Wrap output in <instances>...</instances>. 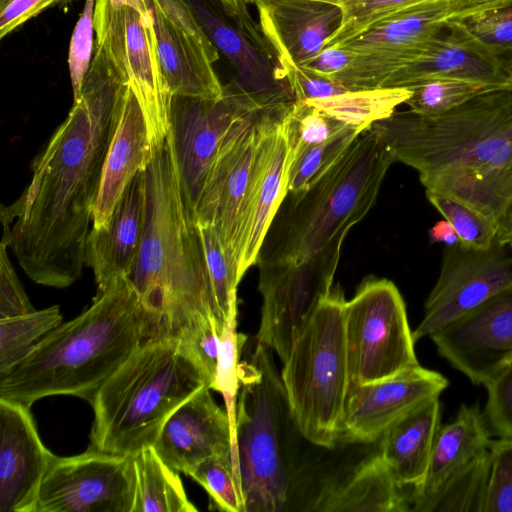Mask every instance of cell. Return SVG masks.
Masks as SVG:
<instances>
[{"label":"cell","mask_w":512,"mask_h":512,"mask_svg":"<svg viewBox=\"0 0 512 512\" xmlns=\"http://www.w3.org/2000/svg\"><path fill=\"white\" fill-rule=\"evenodd\" d=\"M158 58L172 96L217 99L223 95L213 64L219 51L184 0H148Z\"/></svg>","instance_id":"17"},{"label":"cell","mask_w":512,"mask_h":512,"mask_svg":"<svg viewBox=\"0 0 512 512\" xmlns=\"http://www.w3.org/2000/svg\"><path fill=\"white\" fill-rule=\"evenodd\" d=\"M147 339L146 318L130 278L97 292L91 306L41 338L0 375V398L31 407L53 395L91 403L105 381Z\"/></svg>","instance_id":"4"},{"label":"cell","mask_w":512,"mask_h":512,"mask_svg":"<svg viewBox=\"0 0 512 512\" xmlns=\"http://www.w3.org/2000/svg\"><path fill=\"white\" fill-rule=\"evenodd\" d=\"M189 476L205 489L215 509L224 512H244L231 454L206 458Z\"/></svg>","instance_id":"41"},{"label":"cell","mask_w":512,"mask_h":512,"mask_svg":"<svg viewBox=\"0 0 512 512\" xmlns=\"http://www.w3.org/2000/svg\"><path fill=\"white\" fill-rule=\"evenodd\" d=\"M366 128L349 126L332 138L306 147L289 158L288 191H299L325 173Z\"/></svg>","instance_id":"36"},{"label":"cell","mask_w":512,"mask_h":512,"mask_svg":"<svg viewBox=\"0 0 512 512\" xmlns=\"http://www.w3.org/2000/svg\"><path fill=\"white\" fill-rule=\"evenodd\" d=\"M113 3L117 5H126L137 12H139L143 17H151L152 10L150 8L148 0H111Z\"/></svg>","instance_id":"54"},{"label":"cell","mask_w":512,"mask_h":512,"mask_svg":"<svg viewBox=\"0 0 512 512\" xmlns=\"http://www.w3.org/2000/svg\"><path fill=\"white\" fill-rule=\"evenodd\" d=\"M429 236L431 242L444 243L446 246H453L460 242L459 237L456 231L454 230L453 226L446 219L437 222L429 230Z\"/></svg>","instance_id":"53"},{"label":"cell","mask_w":512,"mask_h":512,"mask_svg":"<svg viewBox=\"0 0 512 512\" xmlns=\"http://www.w3.org/2000/svg\"><path fill=\"white\" fill-rule=\"evenodd\" d=\"M275 103L278 102L258 107L233 125L219 149L194 214L198 225L211 227L216 232L234 271L239 221L253 173L257 144Z\"/></svg>","instance_id":"14"},{"label":"cell","mask_w":512,"mask_h":512,"mask_svg":"<svg viewBox=\"0 0 512 512\" xmlns=\"http://www.w3.org/2000/svg\"><path fill=\"white\" fill-rule=\"evenodd\" d=\"M237 306H234L224 324L220 339L216 374L211 390L222 394L232 438V456L236 450V407L240 390L239 365L247 344V336L237 332Z\"/></svg>","instance_id":"35"},{"label":"cell","mask_w":512,"mask_h":512,"mask_svg":"<svg viewBox=\"0 0 512 512\" xmlns=\"http://www.w3.org/2000/svg\"><path fill=\"white\" fill-rule=\"evenodd\" d=\"M504 88L512 90V63L508 65V78Z\"/></svg>","instance_id":"57"},{"label":"cell","mask_w":512,"mask_h":512,"mask_svg":"<svg viewBox=\"0 0 512 512\" xmlns=\"http://www.w3.org/2000/svg\"><path fill=\"white\" fill-rule=\"evenodd\" d=\"M52 454L30 407L0 398V512H35Z\"/></svg>","instance_id":"21"},{"label":"cell","mask_w":512,"mask_h":512,"mask_svg":"<svg viewBox=\"0 0 512 512\" xmlns=\"http://www.w3.org/2000/svg\"><path fill=\"white\" fill-rule=\"evenodd\" d=\"M429 202L451 223L459 237V243L475 248L487 249L498 241V230L486 216L467 204L426 190Z\"/></svg>","instance_id":"40"},{"label":"cell","mask_w":512,"mask_h":512,"mask_svg":"<svg viewBox=\"0 0 512 512\" xmlns=\"http://www.w3.org/2000/svg\"><path fill=\"white\" fill-rule=\"evenodd\" d=\"M440 427L441 402L437 397L399 418L377 441L382 459L401 488L413 490L424 481Z\"/></svg>","instance_id":"28"},{"label":"cell","mask_w":512,"mask_h":512,"mask_svg":"<svg viewBox=\"0 0 512 512\" xmlns=\"http://www.w3.org/2000/svg\"><path fill=\"white\" fill-rule=\"evenodd\" d=\"M448 385L441 373L421 365L384 380L351 384L339 442L377 443L391 424L423 402L440 397Z\"/></svg>","instance_id":"20"},{"label":"cell","mask_w":512,"mask_h":512,"mask_svg":"<svg viewBox=\"0 0 512 512\" xmlns=\"http://www.w3.org/2000/svg\"><path fill=\"white\" fill-rule=\"evenodd\" d=\"M145 222L144 170L128 184L107 226L91 228L85 265L94 273L97 292L120 278H130L139 253Z\"/></svg>","instance_id":"26"},{"label":"cell","mask_w":512,"mask_h":512,"mask_svg":"<svg viewBox=\"0 0 512 512\" xmlns=\"http://www.w3.org/2000/svg\"><path fill=\"white\" fill-rule=\"evenodd\" d=\"M351 384L372 383L420 365L406 306L396 285L369 277L345 305Z\"/></svg>","instance_id":"9"},{"label":"cell","mask_w":512,"mask_h":512,"mask_svg":"<svg viewBox=\"0 0 512 512\" xmlns=\"http://www.w3.org/2000/svg\"><path fill=\"white\" fill-rule=\"evenodd\" d=\"M262 105L236 80L225 85L217 99L173 96L170 132L183 196L193 218L225 137L240 118Z\"/></svg>","instance_id":"12"},{"label":"cell","mask_w":512,"mask_h":512,"mask_svg":"<svg viewBox=\"0 0 512 512\" xmlns=\"http://www.w3.org/2000/svg\"><path fill=\"white\" fill-rule=\"evenodd\" d=\"M204 386L176 409L161 428L153 446L161 459L188 475L206 458L231 454L232 438L226 410Z\"/></svg>","instance_id":"23"},{"label":"cell","mask_w":512,"mask_h":512,"mask_svg":"<svg viewBox=\"0 0 512 512\" xmlns=\"http://www.w3.org/2000/svg\"><path fill=\"white\" fill-rule=\"evenodd\" d=\"M131 457L89 449L53 456L42 480L35 512H131Z\"/></svg>","instance_id":"13"},{"label":"cell","mask_w":512,"mask_h":512,"mask_svg":"<svg viewBox=\"0 0 512 512\" xmlns=\"http://www.w3.org/2000/svg\"><path fill=\"white\" fill-rule=\"evenodd\" d=\"M461 23L485 48L499 57L512 49V5L469 17Z\"/></svg>","instance_id":"47"},{"label":"cell","mask_w":512,"mask_h":512,"mask_svg":"<svg viewBox=\"0 0 512 512\" xmlns=\"http://www.w3.org/2000/svg\"><path fill=\"white\" fill-rule=\"evenodd\" d=\"M234 474L244 512L288 510L300 481L295 430L272 350L255 339L239 365Z\"/></svg>","instance_id":"7"},{"label":"cell","mask_w":512,"mask_h":512,"mask_svg":"<svg viewBox=\"0 0 512 512\" xmlns=\"http://www.w3.org/2000/svg\"><path fill=\"white\" fill-rule=\"evenodd\" d=\"M284 124L289 144V158L302 149L320 144L349 127L308 100H294L284 117Z\"/></svg>","instance_id":"38"},{"label":"cell","mask_w":512,"mask_h":512,"mask_svg":"<svg viewBox=\"0 0 512 512\" xmlns=\"http://www.w3.org/2000/svg\"><path fill=\"white\" fill-rule=\"evenodd\" d=\"M128 84L95 44L79 98L44 150L21 196L1 213L19 265L35 283L66 288L82 275L102 169Z\"/></svg>","instance_id":"1"},{"label":"cell","mask_w":512,"mask_h":512,"mask_svg":"<svg viewBox=\"0 0 512 512\" xmlns=\"http://www.w3.org/2000/svg\"><path fill=\"white\" fill-rule=\"evenodd\" d=\"M429 338L454 369L484 386L512 360V284Z\"/></svg>","instance_id":"18"},{"label":"cell","mask_w":512,"mask_h":512,"mask_svg":"<svg viewBox=\"0 0 512 512\" xmlns=\"http://www.w3.org/2000/svg\"><path fill=\"white\" fill-rule=\"evenodd\" d=\"M224 325L215 315L203 318L183 330L179 338L185 352L203 374L209 388L214 381Z\"/></svg>","instance_id":"42"},{"label":"cell","mask_w":512,"mask_h":512,"mask_svg":"<svg viewBox=\"0 0 512 512\" xmlns=\"http://www.w3.org/2000/svg\"><path fill=\"white\" fill-rule=\"evenodd\" d=\"M371 126L426 190L491 220L498 242L512 231V90H486L440 115L394 112Z\"/></svg>","instance_id":"2"},{"label":"cell","mask_w":512,"mask_h":512,"mask_svg":"<svg viewBox=\"0 0 512 512\" xmlns=\"http://www.w3.org/2000/svg\"><path fill=\"white\" fill-rule=\"evenodd\" d=\"M237 73L236 82L262 104L295 100L275 55L243 8L234 24L211 0H184Z\"/></svg>","instance_id":"19"},{"label":"cell","mask_w":512,"mask_h":512,"mask_svg":"<svg viewBox=\"0 0 512 512\" xmlns=\"http://www.w3.org/2000/svg\"><path fill=\"white\" fill-rule=\"evenodd\" d=\"M204 386L203 374L179 338L146 339L90 403L89 449L133 456L153 445L171 414Z\"/></svg>","instance_id":"6"},{"label":"cell","mask_w":512,"mask_h":512,"mask_svg":"<svg viewBox=\"0 0 512 512\" xmlns=\"http://www.w3.org/2000/svg\"><path fill=\"white\" fill-rule=\"evenodd\" d=\"M198 227L213 297L214 312L224 325L231 309L237 306L239 281L216 232L208 226L198 225Z\"/></svg>","instance_id":"37"},{"label":"cell","mask_w":512,"mask_h":512,"mask_svg":"<svg viewBox=\"0 0 512 512\" xmlns=\"http://www.w3.org/2000/svg\"><path fill=\"white\" fill-rule=\"evenodd\" d=\"M144 183V230L130 280L145 313L147 339L177 337L215 312L200 231L183 196L171 132L153 150Z\"/></svg>","instance_id":"3"},{"label":"cell","mask_w":512,"mask_h":512,"mask_svg":"<svg viewBox=\"0 0 512 512\" xmlns=\"http://www.w3.org/2000/svg\"><path fill=\"white\" fill-rule=\"evenodd\" d=\"M261 1H265V0H244V2L246 4L250 3V4H256L258 2H261ZM317 1H323V2H328V3H332V4H335V5H338L339 7H342L347 0H317Z\"/></svg>","instance_id":"56"},{"label":"cell","mask_w":512,"mask_h":512,"mask_svg":"<svg viewBox=\"0 0 512 512\" xmlns=\"http://www.w3.org/2000/svg\"><path fill=\"white\" fill-rule=\"evenodd\" d=\"M72 1L74 0H0V38L4 39L45 10Z\"/></svg>","instance_id":"50"},{"label":"cell","mask_w":512,"mask_h":512,"mask_svg":"<svg viewBox=\"0 0 512 512\" xmlns=\"http://www.w3.org/2000/svg\"><path fill=\"white\" fill-rule=\"evenodd\" d=\"M512 5V0H448V22H461L490 10Z\"/></svg>","instance_id":"52"},{"label":"cell","mask_w":512,"mask_h":512,"mask_svg":"<svg viewBox=\"0 0 512 512\" xmlns=\"http://www.w3.org/2000/svg\"><path fill=\"white\" fill-rule=\"evenodd\" d=\"M95 44L123 76L142 108L153 150L167 138L172 94L158 58L153 17L126 5L96 0Z\"/></svg>","instance_id":"10"},{"label":"cell","mask_w":512,"mask_h":512,"mask_svg":"<svg viewBox=\"0 0 512 512\" xmlns=\"http://www.w3.org/2000/svg\"><path fill=\"white\" fill-rule=\"evenodd\" d=\"M218 2L221 4L224 12L232 20H235L239 16L242 8L246 5L244 0H218Z\"/></svg>","instance_id":"55"},{"label":"cell","mask_w":512,"mask_h":512,"mask_svg":"<svg viewBox=\"0 0 512 512\" xmlns=\"http://www.w3.org/2000/svg\"><path fill=\"white\" fill-rule=\"evenodd\" d=\"M293 101L275 103L260 134L235 244L234 267L239 281L257 263L266 234L288 192L290 151L284 117Z\"/></svg>","instance_id":"16"},{"label":"cell","mask_w":512,"mask_h":512,"mask_svg":"<svg viewBox=\"0 0 512 512\" xmlns=\"http://www.w3.org/2000/svg\"><path fill=\"white\" fill-rule=\"evenodd\" d=\"M483 416L492 435L512 438V360L485 385Z\"/></svg>","instance_id":"46"},{"label":"cell","mask_w":512,"mask_h":512,"mask_svg":"<svg viewBox=\"0 0 512 512\" xmlns=\"http://www.w3.org/2000/svg\"><path fill=\"white\" fill-rule=\"evenodd\" d=\"M345 305L342 290L332 289L294 342L280 374L299 433L325 449L339 443L351 386Z\"/></svg>","instance_id":"8"},{"label":"cell","mask_w":512,"mask_h":512,"mask_svg":"<svg viewBox=\"0 0 512 512\" xmlns=\"http://www.w3.org/2000/svg\"><path fill=\"white\" fill-rule=\"evenodd\" d=\"M295 100L328 98L348 90L331 77L321 75L287 59H276Z\"/></svg>","instance_id":"48"},{"label":"cell","mask_w":512,"mask_h":512,"mask_svg":"<svg viewBox=\"0 0 512 512\" xmlns=\"http://www.w3.org/2000/svg\"><path fill=\"white\" fill-rule=\"evenodd\" d=\"M508 244L510 245V247L512 249V231H511V234H510V237H509Z\"/></svg>","instance_id":"58"},{"label":"cell","mask_w":512,"mask_h":512,"mask_svg":"<svg viewBox=\"0 0 512 512\" xmlns=\"http://www.w3.org/2000/svg\"><path fill=\"white\" fill-rule=\"evenodd\" d=\"M491 432L478 403L461 404L455 418L441 425L422 484L410 490L411 502L437 489L447 478L489 449Z\"/></svg>","instance_id":"30"},{"label":"cell","mask_w":512,"mask_h":512,"mask_svg":"<svg viewBox=\"0 0 512 512\" xmlns=\"http://www.w3.org/2000/svg\"><path fill=\"white\" fill-rule=\"evenodd\" d=\"M508 65L480 44L461 22L447 26L415 60L393 73L382 88L410 89L437 79H461L505 87Z\"/></svg>","instance_id":"22"},{"label":"cell","mask_w":512,"mask_h":512,"mask_svg":"<svg viewBox=\"0 0 512 512\" xmlns=\"http://www.w3.org/2000/svg\"><path fill=\"white\" fill-rule=\"evenodd\" d=\"M95 2L96 0H85L70 40L68 67L73 101L77 100L81 94L93 58Z\"/></svg>","instance_id":"45"},{"label":"cell","mask_w":512,"mask_h":512,"mask_svg":"<svg viewBox=\"0 0 512 512\" xmlns=\"http://www.w3.org/2000/svg\"><path fill=\"white\" fill-rule=\"evenodd\" d=\"M410 96L411 90L407 88H378L308 101L346 125L369 127L394 113Z\"/></svg>","instance_id":"33"},{"label":"cell","mask_w":512,"mask_h":512,"mask_svg":"<svg viewBox=\"0 0 512 512\" xmlns=\"http://www.w3.org/2000/svg\"><path fill=\"white\" fill-rule=\"evenodd\" d=\"M485 512H512V438L491 440Z\"/></svg>","instance_id":"44"},{"label":"cell","mask_w":512,"mask_h":512,"mask_svg":"<svg viewBox=\"0 0 512 512\" xmlns=\"http://www.w3.org/2000/svg\"><path fill=\"white\" fill-rule=\"evenodd\" d=\"M62 323L59 306L0 319V375L19 363L47 333Z\"/></svg>","instance_id":"34"},{"label":"cell","mask_w":512,"mask_h":512,"mask_svg":"<svg viewBox=\"0 0 512 512\" xmlns=\"http://www.w3.org/2000/svg\"><path fill=\"white\" fill-rule=\"evenodd\" d=\"M262 35L275 59L303 66L339 29L342 8L317 0H265L255 4Z\"/></svg>","instance_id":"25"},{"label":"cell","mask_w":512,"mask_h":512,"mask_svg":"<svg viewBox=\"0 0 512 512\" xmlns=\"http://www.w3.org/2000/svg\"><path fill=\"white\" fill-rule=\"evenodd\" d=\"M495 89L483 83L461 79H437L410 88L405 104L410 110L425 116L446 113L475 97Z\"/></svg>","instance_id":"39"},{"label":"cell","mask_w":512,"mask_h":512,"mask_svg":"<svg viewBox=\"0 0 512 512\" xmlns=\"http://www.w3.org/2000/svg\"><path fill=\"white\" fill-rule=\"evenodd\" d=\"M356 55L357 52L345 47H326L323 48L317 56L303 65V67L321 75L331 77L345 69Z\"/></svg>","instance_id":"51"},{"label":"cell","mask_w":512,"mask_h":512,"mask_svg":"<svg viewBox=\"0 0 512 512\" xmlns=\"http://www.w3.org/2000/svg\"><path fill=\"white\" fill-rule=\"evenodd\" d=\"M395 161L376 129L363 130L325 173L305 188L287 192L257 263L302 260L343 242L374 205Z\"/></svg>","instance_id":"5"},{"label":"cell","mask_w":512,"mask_h":512,"mask_svg":"<svg viewBox=\"0 0 512 512\" xmlns=\"http://www.w3.org/2000/svg\"><path fill=\"white\" fill-rule=\"evenodd\" d=\"M489 449L447 478L433 492L411 502L416 512H485Z\"/></svg>","instance_id":"32"},{"label":"cell","mask_w":512,"mask_h":512,"mask_svg":"<svg viewBox=\"0 0 512 512\" xmlns=\"http://www.w3.org/2000/svg\"><path fill=\"white\" fill-rule=\"evenodd\" d=\"M133 505L131 512H196L187 498L179 473L170 468L153 445L131 456Z\"/></svg>","instance_id":"31"},{"label":"cell","mask_w":512,"mask_h":512,"mask_svg":"<svg viewBox=\"0 0 512 512\" xmlns=\"http://www.w3.org/2000/svg\"><path fill=\"white\" fill-rule=\"evenodd\" d=\"M342 243L302 260L257 263L262 307L255 339L276 352L282 364L332 290Z\"/></svg>","instance_id":"11"},{"label":"cell","mask_w":512,"mask_h":512,"mask_svg":"<svg viewBox=\"0 0 512 512\" xmlns=\"http://www.w3.org/2000/svg\"><path fill=\"white\" fill-rule=\"evenodd\" d=\"M8 245H0V319L34 311L17 277L7 253Z\"/></svg>","instance_id":"49"},{"label":"cell","mask_w":512,"mask_h":512,"mask_svg":"<svg viewBox=\"0 0 512 512\" xmlns=\"http://www.w3.org/2000/svg\"><path fill=\"white\" fill-rule=\"evenodd\" d=\"M447 24L448 0H430L391 13L336 46L357 53L398 54L410 63L424 52Z\"/></svg>","instance_id":"29"},{"label":"cell","mask_w":512,"mask_h":512,"mask_svg":"<svg viewBox=\"0 0 512 512\" xmlns=\"http://www.w3.org/2000/svg\"><path fill=\"white\" fill-rule=\"evenodd\" d=\"M504 246L497 241L487 249L460 243L445 248L424 316L413 331L415 342L430 337L512 284V258Z\"/></svg>","instance_id":"15"},{"label":"cell","mask_w":512,"mask_h":512,"mask_svg":"<svg viewBox=\"0 0 512 512\" xmlns=\"http://www.w3.org/2000/svg\"><path fill=\"white\" fill-rule=\"evenodd\" d=\"M302 510L406 512L409 494L394 480L379 449L323 476Z\"/></svg>","instance_id":"24"},{"label":"cell","mask_w":512,"mask_h":512,"mask_svg":"<svg viewBox=\"0 0 512 512\" xmlns=\"http://www.w3.org/2000/svg\"><path fill=\"white\" fill-rule=\"evenodd\" d=\"M425 1L430 0H347L341 7L342 24L324 48L342 44L389 14Z\"/></svg>","instance_id":"43"},{"label":"cell","mask_w":512,"mask_h":512,"mask_svg":"<svg viewBox=\"0 0 512 512\" xmlns=\"http://www.w3.org/2000/svg\"><path fill=\"white\" fill-rule=\"evenodd\" d=\"M152 156L153 148L142 108L128 85L121 116L104 161L93 208L92 228L107 226L126 187L147 167Z\"/></svg>","instance_id":"27"}]
</instances>
